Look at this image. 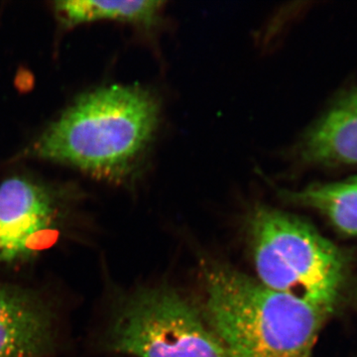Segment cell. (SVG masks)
Segmentation results:
<instances>
[{
    "instance_id": "cell-7",
    "label": "cell",
    "mask_w": 357,
    "mask_h": 357,
    "mask_svg": "<svg viewBox=\"0 0 357 357\" xmlns=\"http://www.w3.org/2000/svg\"><path fill=\"white\" fill-rule=\"evenodd\" d=\"M300 156L307 164H357V89L340 96L305 135Z\"/></svg>"
},
{
    "instance_id": "cell-8",
    "label": "cell",
    "mask_w": 357,
    "mask_h": 357,
    "mask_svg": "<svg viewBox=\"0 0 357 357\" xmlns=\"http://www.w3.org/2000/svg\"><path fill=\"white\" fill-rule=\"evenodd\" d=\"M282 199L325 215L333 227L347 236H357V176L328 184H314L300 191H283Z\"/></svg>"
},
{
    "instance_id": "cell-1",
    "label": "cell",
    "mask_w": 357,
    "mask_h": 357,
    "mask_svg": "<svg viewBox=\"0 0 357 357\" xmlns=\"http://www.w3.org/2000/svg\"><path fill=\"white\" fill-rule=\"evenodd\" d=\"M203 314L234 357H312L330 316L220 262L203 267Z\"/></svg>"
},
{
    "instance_id": "cell-6",
    "label": "cell",
    "mask_w": 357,
    "mask_h": 357,
    "mask_svg": "<svg viewBox=\"0 0 357 357\" xmlns=\"http://www.w3.org/2000/svg\"><path fill=\"white\" fill-rule=\"evenodd\" d=\"M54 338L51 305L29 289L0 283V357H45Z\"/></svg>"
},
{
    "instance_id": "cell-10",
    "label": "cell",
    "mask_w": 357,
    "mask_h": 357,
    "mask_svg": "<svg viewBox=\"0 0 357 357\" xmlns=\"http://www.w3.org/2000/svg\"><path fill=\"white\" fill-rule=\"evenodd\" d=\"M33 76L29 70H21L16 77L15 84L16 88L20 89L21 91H30L33 86Z\"/></svg>"
},
{
    "instance_id": "cell-4",
    "label": "cell",
    "mask_w": 357,
    "mask_h": 357,
    "mask_svg": "<svg viewBox=\"0 0 357 357\" xmlns=\"http://www.w3.org/2000/svg\"><path fill=\"white\" fill-rule=\"evenodd\" d=\"M107 349L135 357H234L191 302L172 289H142L115 310Z\"/></svg>"
},
{
    "instance_id": "cell-3",
    "label": "cell",
    "mask_w": 357,
    "mask_h": 357,
    "mask_svg": "<svg viewBox=\"0 0 357 357\" xmlns=\"http://www.w3.org/2000/svg\"><path fill=\"white\" fill-rule=\"evenodd\" d=\"M258 280L332 314L347 284L342 251L309 223L258 206L248 223Z\"/></svg>"
},
{
    "instance_id": "cell-2",
    "label": "cell",
    "mask_w": 357,
    "mask_h": 357,
    "mask_svg": "<svg viewBox=\"0 0 357 357\" xmlns=\"http://www.w3.org/2000/svg\"><path fill=\"white\" fill-rule=\"evenodd\" d=\"M158 119V102L147 89L105 86L77 98L42 134L33 151L91 175L121 178L149 146Z\"/></svg>"
},
{
    "instance_id": "cell-9",
    "label": "cell",
    "mask_w": 357,
    "mask_h": 357,
    "mask_svg": "<svg viewBox=\"0 0 357 357\" xmlns=\"http://www.w3.org/2000/svg\"><path fill=\"white\" fill-rule=\"evenodd\" d=\"M162 1H59L55 8L64 24L75 26L98 20H114L152 27L159 22Z\"/></svg>"
},
{
    "instance_id": "cell-5",
    "label": "cell",
    "mask_w": 357,
    "mask_h": 357,
    "mask_svg": "<svg viewBox=\"0 0 357 357\" xmlns=\"http://www.w3.org/2000/svg\"><path fill=\"white\" fill-rule=\"evenodd\" d=\"M56 199L22 177L7 178L0 185V262L29 257L40 241L55 234Z\"/></svg>"
}]
</instances>
